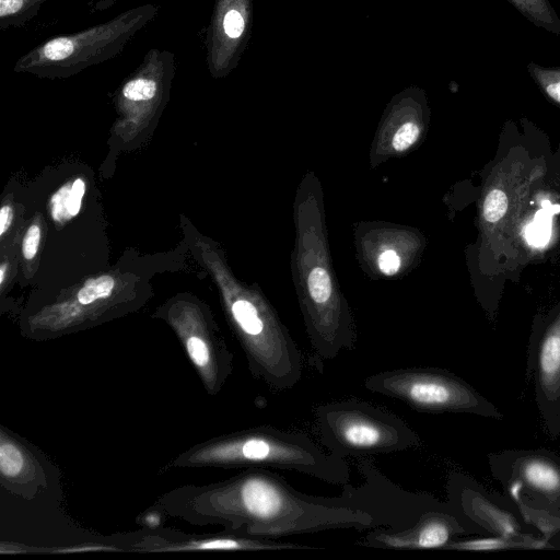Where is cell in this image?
<instances>
[{
    "label": "cell",
    "instance_id": "cell-21",
    "mask_svg": "<svg viewBox=\"0 0 560 560\" xmlns=\"http://www.w3.org/2000/svg\"><path fill=\"white\" fill-rule=\"evenodd\" d=\"M419 136V127L413 122L401 125L393 138V147L397 151L409 148Z\"/></svg>",
    "mask_w": 560,
    "mask_h": 560
},
{
    "label": "cell",
    "instance_id": "cell-5",
    "mask_svg": "<svg viewBox=\"0 0 560 560\" xmlns=\"http://www.w3.org/2000/svg\"><path fill=\"white\" fill-rule=\"evenodd\" d=\"M371 392L397 399L419 412H460L502 419L501 411L470 384L434 366L378 372L364 380Z\"/></svg>",
    "mask_w": 560,
    "mask_h": 560
},
{
    "label": "cell",
    "instance_id": "cell-27",
    "mask_svg": "<svg viewBox=\"0 0 560 560\" xmlns=\"http://www.w3.org/2000/svg\"><path fill=\"white\" fill-rule=\"evenodd\" d=\"M119 0H97L91 9V12H101L109 9Z\"/></svg>",
    "mask_w": 560,
    "mask_h": 560
},
{
    "label": "cell",
    "instance_id": "cell-29",
    "mask_svg": "<svg viewBox=\"0 0 560 560\" xmlns=\"http://www.w3.org/2000/svg\"><path fill=\"white\" fill-rule=\"evenodd\" d=\"M5 264L0 267V283L4 280Z\"/></svg>",
    "mask_w": 560,
    "mask_h": 560
},
{
    "label": "cell",
    "instance_id": "cell-16",
    "mask_svg": "<svg viewBox=\"0 0 560 560\" xmlns=\"http://www.w3.org/2000/svg\"><path fill=\"white\" fill-rule=\"evenodd\" d=\"M552 213L545 208L538 210L534 220L525 228L526 241L534 246L545 245L551 235Z\"/></svg>",
    "mask_w": 560,
    "mask_h": 560
},
{
    "label": "cell",
    "instance_id": "cell-6",
    "mask_svg": "<svg viewBox=\"0 0 560 560\" xmlns=\"http://www.w3.org/2000/svg\"><path fill=\"white\" fill-rule=\"evenodd\" d=\"M491 476L521 511L560 521V456L546 448L488 454Z\"/></svg>",
    "mask_w": 560,
    "mask_h": 560
},
{
    "label": "cell",
    "instance_id": "cell-25",
    "mask_svg": "<svg viewBox=\"0 0 560 560\" xmlns=\"http://www.w3.org/2000/svg\"><path fill=\"white\" fill-rule=\"evenodd\" d=\"M400 266L399 256L395 250L387 249L383 252L378 258V267L385 275H394L397 272Z\"/></svg>",
    "mask_w": 560,
    "mask_h": 560
},
{
    "label": "cell",
    "instance_id": "cell-13",
    "mask_svg": "<svg viewBox=\"0 0 560 560\" xmlns=\"http://www.w3.org/2000/svg\"><path fill=\"white\" fill-rule=\"evenodd\" d=\"M47 1L49 0H0V30L24 26Z\"/></svg>",
    "mask_w": 560,
    "mask_h": 560
},
{
    "label": "cell",
    "instance_id": "cell-4",
    "mask_svg": "<svg viewBox=\"0 0 560 560\" xmlns=\"http://www.w3.org/2000/svg\"><path fill=\"white\" fill-rule=\"evenodd\" d=\"M320 442L340 458L392 454L420 445L402 419L373 404L345 399L315 409Z\"/></svg>",
    "mask_w": 560,
    "mask_h": 560
},
{
    "label": "cell",
    "instance_id": "cell-18",
    "mask_svg": "<svg viewBox=\"0 0 560 560\" xmlns=\"http://www.w3.org/2000/svg\"><path fill=\"white\" fill-rule=\"evenodd\" d=\"M308 291L316 304H325L331 294V282L328 272L320 267L313 269L307 279Z\"/></svg>",
    "mask_w": 560,
    "mask_h": 560
},
{
    "label": "cell",
    "instance_id": "cell-23",
    "mask_svg": "<svg viewBox=\"0 0 560 560\" xmlns=\"http://www.w3.org/2000/svg\"><path fill=\"white\" fill-rule=\"evenodd\" d=\"M39 241L40 229L37 224H33L28 228L23 238L22 252L24 258L33 259L35 257L38 249Z\"/></svg>",
    "mask_w": 560,
    "mask_h": 560
},
{
    "label": "cell",
    "instance_id": "cell-28",
    "mask_svg": "<svg viewBox=\"0 0 560 560\" xmlns=\"http://www.w3.org/2000/svg\"><path fill=\"white\" fill-rule=\"evenodd\" d=\"M542 208L556 214L560 211V205H551L548 200L542 201Z\"/></svg>",
    "mask_w": 560,
    "mask_h": 560
},
{
    "label": "cell",
    "instance_id": "cell-2",
    "mask_svg": "<svg viewBox=\"0 0 560 560\" xmlns=\"http://www.w3.org/2000/svg\"><path fill=\"white\" fill-rule=\"evenodd\" d=\"M198 462L229 467L275 468L328 483L350 482L343 458L327 454L304 433L264 425L222 438L196 455Z\"/></svg>",
    "mask_w": 560,
    "mask_h": 560
},
{
    "label": "cell",
    "instance_id": "cell-7",
    "mask_svg": "<svg viewBox=\"0 0 560 560\" xmlns=\"http://www.w3.org/2000/svg\"><path fill=\"white\" fill-rule=\"evenodd\" d=\"M358 459L357 469L363 481L357 486L348 482L339 495L327 499L337 506L370 514L376 528L405 529L416 524L423 513L447 505V501H440L432 494L401 489L369 458Z\"/></svg>",
    "mask_w": 560,
    "mask_h": 560
},
{
    "label": "cell",
    "instance_id": "cell-24",
    "mask_svg": "<svg viewBox=\"0 0 560 560\" xmlns=\"http://www.w3.org/2000/svg\"><path fill=\"white\" fill-rule=\"evenodd\" d=\"M85 191V184L81 178H77L72 183L70 195L68 198V211L72 217L77 215L81 208L82 197Z\"/></svg>",
    "mask_w": 560,
    "mask_h": 560
},
{
    "label": "cell",
    "instance_id": "cell-26",
    "mask_svg": "<svg viewBox=\"0 0 560 560\" xmlns=\"http://www.w3.org/2000/svg\"><path fill=\"white\" fill-rule=\"evenodd\" d=\"M13 218L12 208L3 206L0 210V235H3L9 229Z\"/></svg>",
    "mask_w": 560,
    "mask_h": 560
},
{
    "label": "cell",
    "instance_id": "cell-11",
    "mask_svg": "<svg viewBox=\"0 0 560 560\" xmlns=\"http://www.w3.org/2000/svg\"><path fill=\"white\" fill-rule=\"evenodd\" d=\"M249 15V0H215L205 38L207 67L214 79L236 66Z\"/></svg>",
    "mask_w": 560,
    "mask_h": 560
},
{
    "label": "cell",
    "instance_id": "cell-10",
    "mask_svg": "<svg viewBox=\"0 0 560 560\" xmlns=\"http://www.w3.org/2000/svg\"><path fill=\"white\" fill-rule=\"evenodd\" d=\"M527 376L545 428L556 439L560 436V316L532 341Z\"/></svg>",
    "mask_w": 560,
    "mask_h": 560
},
{
    "label": "cell",
    "instance_id": "cell-3",
    "mask_svg": "<svg viewBox=\"0 0 560 560\" xmlns=\"http://www.w3.org/2000/svg\"><path fill=\"white\" fill-rule=\"evenodd\" d=\"M159 7L143 4L82 31L60 34L36 45L14 63L13 71L46 79H66L108 61L158 14Z\"/></svg>",
    "mask_w": 560,
    "mask_h": 560
},
{
    "label": "cell",
    "instance_id": "cell-22",
    "mask_svg": "<svg viewBox=\"0 0 560 560\" xmlns=\"http://www.w3.org/2000/svg\"><path fill=\"white\" fill-rule=\"evenodd\" d=\"M537 69V68H536ZM538 79L545 86L547 94L558 103H560V71L535 70Z\"/></svg>",
    "mask_w": 560,
    "mask_h": 560
},
{
    "label": "cell",
    "instance_id": "cell-1",
    "mask_svg": "<svg viewBox=\"0 0 560 560\" xmlns=\"http://www.w3.org/2000/svg\"><path fill=\"white\" fill-rule=\"evenodd\" d=\"M213 509L233 529L254 537L313 534L329 529L376 528L362 511L337 506L327 497L307 495L265 468L223 483L213 493Z\"/></svg>",
    "mask_w": 560,
    "mask_h": 560
},
{
    "label": "cell",
    "instance_id": "cell-19",
    "mask_svg": "<svg viewBox=\"0 0 560 560\" xmlns=\"http://www.w3.org/2000/svg\"><path fill=\"white\" fill-rule=\"evenodd\" d=\"M506 210V195L500 189H492L483 202L485 219L490 223L498 222L505 214Z\"/></svg>",
    "mask_w": 560,
    "mask_h": 560
},
{
    "label": "cell",
    "instance_id": "cell-20",
    "mask_svg": "<svg viewBox=\"0 0 560 560\" xmlns=\"http://www.w3.org/2000/svg\"><path fill=\"white\" fill-rule=\"evenodd\" d=\"M72 184L68 183L62 186L50 200L51 217L57 222H63L71 218L68 211V198Z\"/></svg>",
    "mask_w": 560,
    "mask_h": 560
},
{
    "label": "cell",
    "instance_id": "cell-8",
    "mask_svg": "<svg viewBox=\"0 0 560 560\" xmlns=\"http://www.w3.org/2000/svg\"><path fill=\"white\" fill-rule=\"evenodd\" d=\"M447 502L485 535L545 542L520 508L506 495L488 491L470 476L453 471L446 485Z\"/></svg>",
    "mask_w": 560,
    "mask_h": 560
},
{
    "label": "cell",
    "instance_id": "cell-14",
    "mask_svg": "<svg viewBox=\"0 0 560 560\" xmlns=\"http://www.w3.org/2000/svg\"><path fill=\"white\" fill-rule=\"evenodd\" d=\"M26 456L16 444L1 438L0 443V470L7 479L20 477L26 470Z\"/></svg>",
    "mask_w": 560,
    "mask_h": 560
},
{
    "label": "cell",
    "instance_id": "cell-17",
    "mask_svg": "<svg viewBox=\"0 0 560 560\" xmlns=\"http://www.w3.org/2000/svg\"><path fill=\"white\" fill-rule=\"evenodd\" d=\"M114 287L115 280L108 275L91 279L79 290L78 301L83 305L92 304L98 299L109 296Z\"/></svg>",
    "mask_w": 560,
    "mask_h": 560
},
{
    "label": "cell",
    "instance_id": "cell-15",
    "mask_svg": "<svg viewBox=\"0 0 560 560\" xmlns=\"http://www.w3.org/2000/svg\"><path fill=\"white\" fill-rule=\"evenodd\" d=\"M529 19L545 27L559 32L557 19L546 0H512Z\"/></svg>",
    "mask_w": 560,
    "mask_h": 560
},
{
    "label": "cell",
    "instance_id": "cell-12",
    "mask_svg": "<svg viewBox=\"0 0 560 560\" xmlns=\"http://www.w3.org/2000/svg\"><path fill=\"white\" fill-rule=\"evenodd\" d=\"M550 547L545 542L517 538H505L494 535H479L470 539H453L443 549L457 551H497L514 548L541 549Z\"/></svg>",
    "mask_w": 560,
    "mask_h": 560
},
{
    "label": "cell",
    "instance_id": "cell-9",
    "mask_svg": "<svg viewBox=\"0 0 560 560\" xmlns=\"http://www.w3.org/2000/svg\"><path fill=\"white\" fill-rule=\"evenodd\" d=\"M468 535L479 536L485 533L458 514L447 502L444 508L423 513L418 522L408 528H373L358 545L399 550L443 549L453 539Z\"/></svg>",
    "mask_w": 560,
    "mask_h": 560
}]
</instances>
